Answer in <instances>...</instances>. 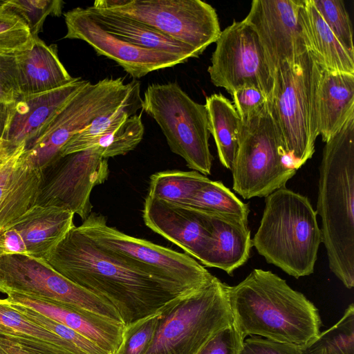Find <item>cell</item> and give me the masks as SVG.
Wrapping results in <instances>:
<instances>
[{
	"label": "cell",
	"mask_w": 354,
	"mask_h": 354,
	"mask_svg": "<svg viewBox=\"0 0 354 354\" xmlns=\"http://www.w3.org/2000/svg\"><path fill=\"white\" fill-rule=\"evenodd\" d=\"M46 262L60 274L112 304L124 327L159 313L191 292L124 263L72 228Z\"/></svg>",
	"instance_id": "1"
},
{
	"label": "cell",
	"mask_w": 354,
	"mask_h": 354,
	"mask_svg": "<svg viewBox=\"0 0 354 354\" xmlns=\"http://www.w3.org/2000/svg\"><path fill=\"white\" fill-rule=\"evenodd\" d=\"M228 296L234 324L244 339L259 336L301 347L320 333L317 307L270 270H252L228 286Z\"/></svg>",
	"instance_id": "2"
},
{
	"label": "cell",
	"mask_w": 354,
	"mask_h": 354,
	"mask_svg": "<svg viewBox=\"0 0 354 354\" xmlns=\"http://www.w3.org/2000/svg\"><path fill=\"white\" fill-rule=\"evenodd\" d=\"M316 213L330 271L354 286V115L325 144Z\"/></svg>",
	"instance_id": "3"
},
{
	"label": "cell",
	"mask_w": 354,
	"mask_h": 354,
	"mask_svg": "<svg viewBox=\"0 0 354 354\" xmlns=\"http://www.w3.org/2000/svg\"><path fill=\"white\" fill-rule=\"evenodd\" d=\"M308 198L286 186L265 198L252 246L267 263L296 279L313 273L322 237Z\"/></svg>",
	"instance_id": "4"
},
{
	"label": "cell",
	"mask_w": 354,
	"mask_h": 354,
	"mask_svg": "<svg viewBox=\"0 0 354 354\" xmlns=\"http://www.w3.org/2000/svg\"><path fill=\"white\" fill-rule=\"evenodd\" d=\"M323 66L308 50L283 63L273 75L269 110L283 148L299 169L311 158L319 136L317 96Z\"/></svg>",
	"instance_id": "5"
},
{
	"label": "cell",
	"mask_w": 354,
	"mask_h": 354,
	"mask_svg": "<svg viewBox=\"0 0 354 354\" xmlns=\"http://www.w3.org/2000/svg\"><path fill=\"white\" fill-rule=\"evenodd\" d=\"M228 286L214 276L200 289L169 302L160 310L145 354H196L218 332L233 324Z\"/></svg>",
	"instance_id": "6"
},
{
	"label": "cell",
	"mask_w": 354,
	"mask_h": 354,
	"mask_svg": "<svg viewBox=\"0 0 354 354\" xmlns=\"http://www.w3.org/2000/svg\"><path fill=\"white\" fill-rule=\"evenodd\" d=\"M241 120L231 169L232 187L244 199L266 197L295 176L294 160L283 148L268 102L257 113Z\"/></svg>",
	"instance_id": "7"
},
{
	"label": "cell",
	"mask_w": 354,
	"mask_h": 354,
	"mask_svg": "<svg viewBox=\"0 0 354 354\" xmlns=\"http://www.w3.org/2000/svg\"><path fill=\"white\" fill-rule=\"evenodd\" d=\"M77 227L113 257L187 292L200 289L214 277L187 254L126 234L97 213L91 212Z\"/></svg>",
	"instance_id": "8"
},
{
	"label": "cell",
	"mask_w": 354,
	"mask_h": 354,
	"mask_svg": "<svg viewBox=\"0 0 354 354\" xmlns=\"http://www.w3.org/2000/svg\"><path fill=\"white\" fill-rule=\"evenodd\" d=\"M142 110L156 122L170 150L189 169L211 174L214 158L205 104L192 100L176 82L152 84L144 93Z\"/></svg>",
	"instance_id": "9"
},
{
	"label": "cell",
	"mask_w": 354,
	"mask_h": 354,
	"mask_svg": "<svg viewBox=\"0 0 354 354\" xmlns=\"http://www.w3.org/2000/svg\"><path fill=\"white\" fill-rule=\"evenodd\" d=\"M136 80L123 77L88 82L59 110L51 121L26 143V152L41 170L59 156L62 149L95 118L113 111L127 98Z\"/></svg>",
	"instance_id": "10"
},
{
	"label": "cell",
	"mask_w": 354,
	"mask_h": 354,
	"mask_svg": "<svg viewBox=\"0 0 354 354\" xmlns=\"http://www.w3.org/2000/svg\"><path fill=\"white\" fill-rule=\"evenodd\" d=\"M92 6L142 22L201 55L221 32L216 10L201 0H97Z\"/></svg>",
	"instance_id": "11"
},
{
	"label": "cell",
	"mask_w": 354,
	"mask_h": 354,
	"mask_svg": "<svg viewBox=\"0 0 354 354\" xmlns=\"http://www.w3.org/2000/svg\"><path fill=\"white\" fill-rule=\"evenodd\" d=\"M3 290L89 311L123 324L112 304L71 281L43 259L20 254L0 257V292Z\"/></svg>",
	"instance_id": "12"
},
{
	"label": "cell",
	"mask_w": 354,
	"mask_h": 354,
	"mask_svg": "<svg viewBox=\"0 0 354 354\" xmlns=\"http://www.w3.org/2000/svg\"><path fill=\"white\" fill-rule=\"evenodd\" d=\"M207 72L212 83L230 94L252 86L271 97L273 76L257 34L245 19L234 21L221 32Z\"/></svg>",
	"instance_id": "13"
},
{
	"label": "cell",
	"mask_w": 354,
	"mask_h": 354,
	"mask_svg": "<svg viewBox=\"0 0 354 354\" xmlns=\"http://www.w3.org/2000/svg\"><path fill=\"white\" fill-rule=\"evenodd\" d=\"M109 174L107 159L95 149L60 156L41 170L36 204L70 210L84 221L91 213L92 190Z\"/></svg>",
	"instance_id": "14"
},
{
	"label": "cell",
	"mask_w": 354,
	"mask_h": 354,
	"mask_svg": "<svg viewBox=\"0 0 354 354\" xmlns=\"http://www.w3.org/2000/svg\"><path fill=\"white\" fill-rule=\"evenodd\" d=\"M303 4L304 0H253L244 19L258 35L272 76L283 63L310 50Z\"/></svg>",
	"instance_id": "15"
},
{
	"label": "cell",
	"mask_w": 354,
	"mask_h": 354,
	"mask_svg": "<svg viewBox=\"0 0 354 354\" xmlns=\"http://www.w3.org/2000/svg\"><path fill=\"white\" fill-rule=\"evenodd\" d=\"M64 16L67 28L64 38L85 41L98 55L113 60L134 78L187 61L171 53L143 48L124 41L106 31L86 8H75Z\"/></svg>",
	"instance_id": "16"
},
{
	"label": "cell",
	"mask_w": 354,
	"mask_h": 354,
	"mask_svg": "<svg viewBox=\"0 0 354 354\" xmlns=\"http://www.w3.org/2000/svg\"><path fill=\"white\" fill-rule=\"evenodd\" d=\"M143 220L151 230L201 263L212 242L209 216L189 207L147 196Z\"/></svg>",
	"instance_id": "17"
},
{
	"label": "cell",
	"mask_w": 354,
	"mask_h": 354,
	"mask_svg": "<svg viewBox=\"0 0 354 354\" xmlns=\"http://www.w3.org/2000/svg\"><path fill=\"white\" fill-rule=\"evenodd\" d=\"M26 143L0 145V234L36 204L41 171L28 158Z\"/></svg>",
	"instance_id": "18"
},
{
	"label": "cell",
	"mask_w": 354,
	"mask_h": 354,
	"mask_svg": "<svg viewBox=\"0 0 354 354\" xmlns=\"http://www.w3.org/2000/svg\"><path fill=\"white\" fill-rule=\"evenodd\" d=\"M88 82L75 77L71 83L55 90L19 95L10 104L1 139L13 147L26 143L45 127Z\"/></svg>",
	"instance_id": "19"
},
{
	"label": "cell",
	"mask_w": 354,
	"mask_h": 354,
	"mask_svg": "<svg viewBox=\"0 0 354 354\" xmlns=\"http://www.w3.org/2000/svg\"><path fill=\"white\" fill-rule=\"evenodd\" d=\"M6 299L28 307L88 338L109 354H115L124 330L122 323L89 311L59 304L11 290H3Z\"/></svg>",
	"instance_id": "20"
},
{
	"label": "cell",
	"mask_w": 354,
	"mask_h": 354,
	"mask_svg": "<svg viewBox=\"0 0 354 354\" xmlns=\"http://www.w3.org/2000/svg\"><path fill=\"white\" fill-rule=\"evenodd\" d=\"M19 95L44 93L62 87L73 77L60 62L55 44L47 45L39 37L30 48L16 54Z\"/></svg>",
	"instance_id": "21"
},
{
	"label": "cell",
	"mask_w": 354,
	"mask_h": 354,
	"mask_svg": "<svg viewBox=\"0 0 354 354\" xmlns=\"http://www.w3.org/2000/svg\"><path fill=\"white\" fill-rule=\"evenodd\" d=\"M74 214L53 205L35 204L14 224L31 257L46 260L75 225Z\"/></svg>",
	"instance_id": "22"
},
{
	"label": "cell",
	"mask_w": 354,
	"mask_h": 354,
	"mask_svg": "<svg viewBox=\"0 0 354 354\" xmlns=\"http://www.w3.org/2000/svg\"><path fill=\"white\" fill-rule=\"evenodd\" d=\"M317 112L319 136L326 142L354 115V74L323 68Z\"/></svg>",
	"instance_id": "23"
},
{
	"label": "cell",
	"mask_w": 354,
	"mask_h": 354,
	"mask_svg": "<svg viewBox=\"0 0 354 354\" xmlns=\"http://www.w3.org/2000/svg\"><path fill=\"white\" fill-rule=\"evenodd\" d=\"M0 337L36 354H91L32 322L0 299Z\"/></svg>",
	"instance_id": "24"
},
{
	"label": "cell",
	"mask_w": 354,
	"mask_h": 354,
	"mask_svg": "<svg viewBox=\"0 0 354 354\" xmlns=\"http://www.w3.org/2000/svg\"><path fill=\"white\" fill-rule=\"evenodd\" d=\"M212 242L201 265L221 269L230 276L250 256L252 241L247 223L209 215Z\"/></svg>",
	"instance_id": "25"
},
{
	"label": "cell",
	"mask_w": 354,
	"mask_h": 354,
	"mask_svg": "<svg viewBox=\"0 0 354 354\" xmlns=\"http://www.w3.org/2000/svg\"><path fill=\"white\" fill-rule=\"evenodd\" d=\"M86 9L106 31L132 44L143 48L171 53L187 60L201 55L194 48L142 22L109 10L93 8L92 6Z\"/></svg>",
	"instance_id": "26"
},
{
	"label": "cell",
	"mask_w": 354,
	"mask_h": 354,
	"mask_svg": "<svg viewBox=\"0 0 354 354\" xmlns=\"http://www.w3.org/2000/svg\"><path fill=\"white\" fill-rule=\"evenodd\" d=\"M303 17L310 50L323 68L332 72L354 74V55L339 42L311 0H304Z\"/></svg>",
	"instance_id": "27"
},
{
	"label": "cell",
	"mask_w": 354,
	"mask_h": 354,
	"mask_svg": "<svg viewBox=\"0 0 354 354\" xmlns=\"http://www.w3.org/2000/svg\"><path fill=\"white\" fill-rule=\"evenodd\" d=\"M205 105L220 162L231 170L239 145L241 118L232 102L221 93L207 97Z\"/></svg>",
	"instance_id": "28"
},
{
	"label": "cell",
	"mask_w": 354,
	"mask_h": 354,
	"mask_svg": "<svg viewBox=\"0 0 354 354\" xmlns=\"http://www.w3.org/2000/svg\"><path fill=\"white\" fill-rule=\"evenodd\" d=\"M142 104L140 84L136 80L125 101L113 111L95 118L90 124L73 136L62 149L59 157L88 149L96 139L116 129L128 118L136 114L138 110L142 109Z\"/></svg>",
	"instance_id": "29"
},
{
	"label": "cell",
	"mask_w": 354,
	"mask_h": 354,
	"mask_svg": "<svg viewBox=\"0 0 354 354\" xmlns=\"http://www.w3.org/2000/svg\"><path fill=\"white\" fill-rule=\"evenodd\" d=\"M183 205L207 214L248 223V203L242 202L220 180H210Z\"/></svg>",
	"instance_id": "30"
},
{
	"label": "cell",
	"mask_w": 354,
	"mask_h": 354,
	"mask_svg": "<svg viewBox=\"0 0 354 354\" xmlns=\"http://www.w3.org/2000/svg\"><path fill=\"white\" fill-rule=\"evenodd\" d=\"M211 180L196 171L168 170L151 176L148 196L184 205Z\"/></svg>",
	"instance_id": "31"
},
{
	"label": "cell",
	"mask_w": 354,
	"mask_h": 354,
	"mask_svg": "<svg viewBox=\"0 0 354 354\" xmlns=\"http://www.w3.org/2000/svg\"><path fill=\"white\" fill-rule=\"evenodd\" d=\"M299 348L301 354H354V304L336 324Z\"/></svg>",
	"instance_id": "32"
},
{
	"label": "cell",
	"mask_w": 354,
	"mask_h": 354,
	"mask_svg": "<svg viewBox=\"0 0 354 354\" xmlns=\"http://www.w3.org/2000/svg\"><path fill=\"white\" fill-rule=\"evenodd\" d=\"M145 127L141 113L128 118L116 129L96 139L89 149H95L104 158L124 155L142 141Z\"/></svg>",
	"instance_id": "33"
},
{
	"label": "cell",
	"mask_w": 354,
	"mask_h": 354,
	"mask_svg": "<svg viewBox=\"0 0 354 354\" xmlns=\"http://www.w3.org/2000/svg\"><path fill=\"white\" fill-rule=\"evenodd\" d=\"M64 2L62 0H10L0 6L19 16L28 27L32 38L38 37L48 16L59 17Z\"/></svg>",
	"instance_id": "34"
},
{
	"label": "cell",
	"mask_w": 354,
	"mask_h": 354,
	"mask_svg": "<svg viewBox=\"0 0 354 354\" xmlns=\"http://www.w3.org/2000/svg\"><path fill=\"white\" fill-rule=\"evenodd\" d=\"M326 25L342 46L354 55L353 28L344 2L342 0H311Z\"/></svg>",
	"instance_id": "35"
},
{
	"label": "cell",
	"mask_w": 354,
	"mask_h": 354,
	"mask_svg": "<svg viewBox=\"0 0 354 354\" xmlns=\"http://www.w3.org/2000/svg\"><path fill=\"white\" fill-rule=\"evenodd\" d=\"M32 41L25 22L0 6V53L16 55L30 48Z\"/></svg>",
	"instance_id": "36"
},
{
	"label": "cell",
	"mask_w": 354,
	"mask_h": 354,
	"mask_svg": "<svg viewBox=\"0 0 354 354\" xmlns=\"http://www.w3.org/2000/svg\"><path fill=\"white\" fill-rule=\"evenodd\" d=\"M160 313L125 327L122 344L115 354H145L155 335Z\"/></svg>",
	"instance_id": "37"
},
{
	"label": "cell",
	"mask_w": 354,
	"mask_h": 354,
	"mask_svg": "<svg viewBox=\"0 0 354 354\" xmlns=\"http://www.w3.org/2000/svg\"><path fill=\"white\" fill-rule=\"evenodd\" d=\"M243 340L233 324L218 332L196 354H239Z\"/></svg>",
	"instance_id": "38"
},
{
	"label": "cell",
	"mask_w": 354,
	"mask_h": 354,
	"mask_svg": "<svg viewBox=\"0 0 354 354\" xmlns=\"http://www.w3.org/2000/svg\"><path fill=\"white\" fill-rule=\"evenodd\" d=\"M18 95L16 55L0 53V103L10 104Z\"/></svg>",
	"instance_id": "39"
},
{
	"label": "cell",
	"mask_w": 354,
	"mask_h": 354,
	"mask_svg": "<svg viewBox=\"0 0 354 354\" xmlns=\"http://www.w3.org/2000/svg\"><path fill=\"white\" fill-rule=\"evenodd\" d=\"M230 95L241 120H245L257 113L268 100L261 91L252 86L241 87Z\"/></svg>",
	"instance_id": "40"
},
{
	"label": "cell",
	"mask_w": 354,
	"mask_h": 354,
	"mask_svg": "<svg viewBox=\"0 0 354 354\" xmlns=\"http://www.w3.org/2000/svg\"><path fill=\"white\" fill-rule=\"evenodd\" d=\"M239 354H301L299 346L259 336L244 339Z\"/></svg>",
	"instance_id": "41"
},
{
	"label": "cell",
	"mask_w": 354,
	"mask_h": 354,
	"mask_svg": "<svg viewBox=\"0 0 354 354\" xmlns=\"http://www.w3.org/2000/svg\"><path fill=\"white\" fill-rule=\"evenodd\" d=\"M15 254L29 256L21 234L12 227L0 234V257Z\"/></svg>",
	"instance_id": "42"
},
{
	"label": "cell",
	"mask_w": 354,
	"mask_h": 354,
	"mask_svg": "<svg viewBox=\"0 0 354 354\" xmlns=\"http://www.w3.org/2000/svg\"><path fill=\"white\" fill-rule=\"evenodd\" d=\"M0 354H36L26 348L17 343L0 337Z\"/></svg>",
	"instance_id": "43"
},
{
	"label": "cell",
	"mask_w": 354,
	"mask_h": 354,
	"mask_svg": "<svg viewBox=\"0 0 354 354\" xmlns=\"http://www.w3.org/2000/svg\"><path fill=\"white\" fill-rule=\"evenodd\" d=\"M10 104L0 103V136L1 138L7 120Z\"/></svg>",
	"instance_id": "44"
},
{
	"label": "cell",
	"mask_w": 354,
	"mask_h": 354,
	"mask_svg": "<svg viewBox=\"0 0 354 354\" xmlns=\"http://www.w3.org/2000/svg\"><path fill=\"white\" fill-rule=\"evenodd\" d=\"M2 142H3V140L1 139V138L0 136V145L1 144Z\"/></svg>",
	"instance_id": "45"
}]
</instances>
